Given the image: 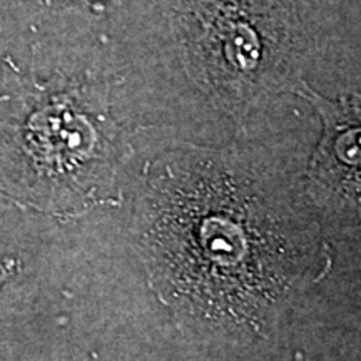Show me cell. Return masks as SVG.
<instances>
[{
  "label": "cell",
  "instance_id": "cell-4",
  "mask_svg": "<svg viewBox=\"0 0 361 361\" xmlns=\"http://www.w3.org/2000/svg\"><path fill=\"white\" fill-rule=\"evenodd\" d=\"M207 49L224 74L247 78L263 66L268 51L264 30L245 16L241 4H213L207 12Z\"/></svg>",
  "mask_w": 361,
  "mask_h": 361
},
{
  "label": "cell",
  "instance_id": "cell-1",
  "mask_svg": "<svg viewBox=\"0 0 361 361\" xmlns=\"http://www.w3.org/2000/svg\"><path fill=\"white\" fill-rule=\"evenodd\" d=\"M146 247L166 291L221 323L256 328L286 281L283 238L228 171L204 166L161 183Z\"/></svg>",
  "mask_w": 361,
  "mask_h": 361
},
{
  "label": "cell",
  "instance_id": "cell-5",
  "mask_svg": "<svg viewBox=\"0 0 361 361\" xmlns=\"http://www.w3.org/2000/svg\"><path fill=\"white\" fill-rule=\"evenodd\" d=\"M17 271H19V261L12 256H7L0 261V290L12 276H16Z\"/></svg>",
  "mask_w": 361,
  "mask_h": 361
},
{
  "label": "cell",
  "instance_id": "cell-3",
  "mask_svg": "<svg viewBox=\"0 0 361 361\" xmlns=\"http://www.w3.org/2000/svg\"><path fill=\"white\" fill-rule=\"evenodd\" d=\"M298 92L313 104L323 121V139L311 162V178L361 204V92L338 101L322 97L306 84Z\"/></svg>",
  "mask_w": 361,
  "mask_h": 361
},
{
  "label": "cell",
  "instance_id": "cell-2",
  "mask_svg": "<svg viewBox=\"0 0 361 361\" xmlns=\"http://www.w3.org/2000/svg\"><path fill=\"white\" fill-rule=\"evenodd\" d=\"M109 154V124L82 94L27 90L0 121V194L45 213H66L106 183Z\"/></svg>",
  "mask_w": 361,
  "mask_h": 361
}]
</instances>
